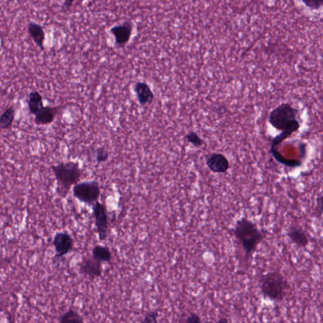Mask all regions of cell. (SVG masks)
Segmentation results:
<instances>
[{"label":"cell","instance_id":"7a4b0ae2","mask_svg":"<svg viewBox=\"0 0 323 323\" xmlns=\"http://www.w3.org/2000/svg\"><path fill=\"white\" fill-rule=\"evenodd\" d=\"M232 231L244 251L245 261L248 263L258 246L265 239L266 233L260 229L257 223L246 217L240 218L236 222Z\"/></svg>","mask_w":323,"mask_h":323},{"label":"cell","instance_id":"484cf974","mask_svg":"<svg viewBox=\"0 0 323 323\" xmlns=\"http://www.w3.org/2000/svg\"><path fill=\"white\" fill-rule=\"evenodd\" d=\"M215 323H228V319L226 317H221L219 320H218Z\"/></svg>","mask_w":323,"mask_h":323},{"label":"cell","instance_id":"9c48e42d","mask_svg":"<svg viewBox=\"0 0 323 323\" xmlns=\"http://www.w3.org/2000/svg\"><path fill=\"white\" fill-rule=\"evenodd\" d=\"M111 32L115 39L116 45L125 46L130 41L132 35L133 24L130 21H126L112 27Z\"/></svg>","mask_w":323,"mask_h":323},{"label":"cell","instance_id":"2e32d148","mask_svg":"<svg viewBox=\"0 0 323 323\" xmlns=\"http://www.w3.org/2000/svg\"><path fill=\"white\" fill-rule=\"evenodd\" d=\"M94 259L100 263H109L112 260V253L108 247L97 245L92 250Z\"/></svg>","mask_w":323,"mask_h":323},{"label":"cell","instance_id":"9a60e30c","mask_svg":"<svg viewBox=\"0 0 323 323\" xmlns=\"http://www.w3.org/2000/svg\"><path fill=\"white\" fill-rule=\"evenodd\" d=\"M28 107L32 114L36 115L44 107L43 96L38 91L31 92L29 95Z\"/></svg>","mask_w":323,"mask_h":323},{"label":"cell","instance_id":"5bb4252c","mask_svg":"<svg viewBox=\"0 0 323 323\" xmlns=\"http://www.w3.org/2000/svg\"><path fill=\"white\" fill-rule=\"evenodd\" d=\"M28 32L36 45L44 51L46 34L43 27L41 25L35 23V22H31L28 26Z\"/></svg>","mask_w":323,"mask_h":323},{"label":"cell","instance_id":"3957f363","mask_svg":"<svg viewBox=\"0 0 323 323\" xmlns=\"http://www.w3.org/2000/svg\"><path fill=\"white\" fill-rule=\"evenodd\" d=\"M57 182L56 193L65 198L72 186L78 183L83 176V170L78 163L67 162L51 166Z\"/></svg>","mask_w":323,"mask_h":323},{"label":"cell","instance_id":"d4e9b609","mask_svg":"<svg viewBox=\"0 0 323 323\" xmlns=\"http://www.w3.org/2000/svg\"><path fill=\"white\" fill-rule=\"evenodd\" d=\"M73 3V1H66L64 2L63 4V7L64 9H68L69 7L72 6V4Z\"/></svg>","mask_w":323,"mask_h":323},{"label":"cell","instance_id":"d6986e66","mask_svg":"<svg viewBox=\"0 0 323 323\" xmlns=\"http://www.w3.org/2000/svg\"><path fill=\"white\" fill-rule=\"evenodd\" d=\"M186 139L188 143L193 145L196 148H200L204 145V140L195 131H190L186 135Z\"/></svg>","mask_w":323,"mask_h":323},{"label":"cell","instance_id":"6da1fadb","mask_svg":"<svg viewBox=\"0 0 323 323\" xmlns=\"http://www.w3.org/2000/svg\"><path fill=\"white\" fill-rule=\"evenodd\" d=\"M299 113V111L289 103L281 104L271 111L268 121L273 128L281 131L279 135L273 138L272 141L273 145L280 146L299 130L300 123L297 119Z\"/></svg>","mask_w":323,"mask_h":323},{"label":"cell","instance_id":"5b68a950","mask_svg":"<svg viewBox=\"0 0 323 323\" xmlns=\"http://www.w3.org/2000/svg\"><path fill=\"white\" fill-rule=\"evenodd\" d=\"M74 197L87 205L95 204L101 195L99 183L95 181L77 183L73 188Z\"/></svg>","mask_w":323,"mask_h":323},{"label":"cell","instance_id":"ba28073f","mask_svg":"<svg viewBox=\"0 0 323 323\" xmlns=\"http://www.w3.org/2000/svg\"><path fill=\"white\" fill-rule=\"evenodd\" d=\"M208 170L216 174H225L230 168V162L223 153L213 152L208 156L206 160Z\"/></svg>","mask_w":323,"mask_h":323},{"label":"cell","instance_id":"44dd1931","mask_svg":"<svg viewBox=\"0 0 323 323\" xmlns=\"http://www.w3.org/2000/svg\"><path fill=\"white\" fill-rule=\"evenodd\" d=\"M158 313L157 311H150L146 313L141 320V323H158Z\"/></svg>","mask_w":323,"mask_h":323},{"label":"cell","instance_id":"8992f818","mask_svg":"<svg viewBox=\"0 0 323 323\" xmlns=\"http://www.w3.org/2000/svg\"><path fill=\"white\" fill-rule=\"evenodd\" d=\"M93 215L99 239L105 240L108 238L109 231L108 216L105 205L97 201L93 205Z\"/></svg>","mask_w":323,"mask_h":323},{"label":"cell","instance_id":"ac0fdd59","mask_svg":"<svg viewBox=\"0 0 323 323\" xmlns=\"http://www.w3.org/2000/svg\"><path fill=\"white\" fill-rule=\"evenodd\" d=\"M59 323H84V318L76 310L70 309L59 317Z\"/></svg>","mask_w":323,"mask_h":323},{"label":"cell","instance_id":"e0dca14e","mask_svg":"<svg viewBox=\"0 0 323 323\" xmlns=\"http://www.w3.org/2000/svg\"><path fill=\"white\" fill-rule=\"evenodd\" d=\"M16 109L13 106L9 107L0 116V129L7 130L11 128L15 120Z\"/></svg>","mask_w":323,"mask_h":323},{"label":"cell","instance_id":"8fae6325","mask_svg":"<svg viewBox=\"0 0 323 323\" xmlns=\"http://www.w3.org/2000/svg\"><path fill=\"white\" fill-rule=\"evenodd\" d=\"M60 107L44 106L43 109L36 114L34 123L38 126L49 125L53 122Z\"/></svg>","mask_w":323,"mask_h":323},{"label":"cell","instance_id":"30bf717a","mask_svg":"<svg viewBox=\"0 0 323 323\" xmlns=\"http://www.w3.org/2000/svg\"><path fill=\"white\" fill-rule=\"evenodd\" d=\"M79 272L91 279L101 277L102 263L93 257H84L79 265Z\"/></svg>","mask_w":323,"mask_h":323},{"label":"cell","instance_id":"277c9868","mask_svg":"<svg viewBox=\"0 0 323 323\" xmlns=\"http://www.w3.org/2000/svg\"><path fill=\"white\" fill-rule=\"evenodd\" d=\"M260 288L265 297L275 302H282L292 293L287 278L278 271L265 273L261 278Z\"/></svg>","mask_w":323,"mask_h":323},{"label":"cell","instance_id":"7c38bea8","mask_svg":"<svg viewBox=\"0 0 323 323\" xmlns=\"http://www.w3.org/2000/svg\"><path fill=\"white\" fill-rule=\"evenodd\" d=\"M287 236L298 248H305L309 244V238L307 233L299 226H292L287 231Z\"/></svg>","mask_w":323,"mask_h":323},{"label":"cell","instance_id":"ffe728a7","mask_svg":"<svg viewBox=\"0 0 323 323\" xmlns=\"http://www.w3.org/2000/svg\"><path fill=\"white\" fill-rule=\"evenodd\" d=\"M109 158L108 151L104 147H100L97 149L96 153V159L97 163L99 164L105 163Z\"/></svg>","mask_w":323,"mask_h":323},{"label":"cell","instance_id":"7402d4cb","mask_svg":"<svg viewBox=\"0 0 323 323\" xmlns=\"http://www.w3.org/2000/svg\"><path fill=\"white\" fill-rule=\"evenodd\" d=\"M303 3L305 5V6H307L309 7V9L313 10H317L320 9L323 4V2L317 1H304L303 2Z\"/></svg>","mask_w":323,"mask_h":323},{"label":"cell","instance_id":"4fadbf2b","mask_svg":"<svg viewBox=\"0 0 323 323\" xmlns=\"http://www.w3.org/2000/svg\"><path fill=\"white\" fill-rule=\"evenodd\" d=\"M139 103L141 106L150 105L153 103L154 94L150 86L145 83H138L134 87Z\"/></svg>","mask_w":323,"mask_h":323},{"label":"cell","instance_id":"cb8c5ba5","mask_svg":"<svg viewBox=\"0 0 323 323\" xmlns=\"http://www.w3.org/2000/svg\"><path fill=\"white\" fill-rule=\"evenodd\" d=\"M322 195L320 194V195L318 197L317 200V211L319 216H322Z\"/></svg>","mask_w":323,"mask_h":323},{"label":"cell","instance_id":"52a82bcc","mask_svg":"<svg viewBox=\"0 0 323 323\" xmlns=\"http://www.w3.org/2000/svg\"><path fill=\"white\" fill-rule=\"evenodd\" d=\"M53 245L56 252L55 257L63 258L73 250L74 240L68 232H59L54 236Z\"/></svg>","mask_w":323,"mask_h":323},{"label":"cell","instance_id":"603a6c76","mask_svg":"<svg viewBox=\"0 0 323 323\" xmlns=\"http://www.w3.org/2000/svg\"><path fill=\"white\" fill-rule=\"evenodd\" d=\"M186 323H202L200 316L196 313H191L186 320Z\"/></svg>","mask_w":323,"mask_h":323}]
</instances>
